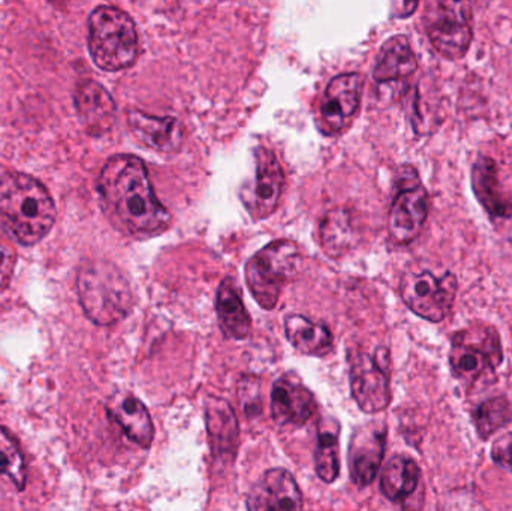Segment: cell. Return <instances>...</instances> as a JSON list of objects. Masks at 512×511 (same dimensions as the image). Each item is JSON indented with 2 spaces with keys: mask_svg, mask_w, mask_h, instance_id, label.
I'll return each instance as SVG.
<instances>
[{
  "mask_svg": "<svg viewBox=\"0 0 512 511\" xmlns=\"http://www.w3.org/2000/svg\"><path fill=\"white\" fill-rule=\"evenodd\" d=\"M98 189L108 218L129 236H156L170 225V212L156 197L146 164L137 156L111 158L102 168Z\"/></svg>",
  "mask_w": 512,
  "mask_h": 511,
  "instance_id": "6da1fadb",
  "label": "cell"
},
{
  "mask_svg": "<svg viewBox=\"0 0 512 511\" xmlns=\"http://www.w3.org/2000/svg\"><path fill=\"white\" fill-rule=\"evenodd\" d=\"M56 207L47 189L21 173L0 177V230L21 245H35L50 233Z\"/></svg>",
  "mask_w": 512,
  "mask_h": 511,
  "instance_id": "7a4b0ae2",
  "label": "cell"
},
{
  "mask_svg": "<svg viewBox=\"0 0 512 511\" xmlns=\"http://www.w3.org/2000/svg\"><path fill=\"white\" fill-rule=\"evenodd\" d=\"M77 287L84 312L98 326L119 323L134 305L128 279L107 261H89L81 266Z\"/></svg>",
  "mask_w": 512,
  "mask_h": 511,
  "instance_id": "3957f363",
  "label": "cell"
},
{
  "mask_svg": "<svg viewBox=\"0 0 512 511\" xmlns=\"http://www.w3.org/2000/svg\"><path fill=\"white\" fill-rule=\"evenodd\" d=\"M304 258L291 240H274L256 252L246 264V284L262 309L276 308L283 288L300 276Z\"/></svg>",
  "mask_w": 512,
  "mask_h": 511,
  "instance_id": "277c9868",
  "label": "cell"
},
{
  "mask_svg": "<svg viewBox=\"0 0 512 511\" xmlns=\"http://www.w3.org/2000/svg\"><path fill=\"white\" fill-rule=\"evenodd\" d=\"M89 51L104 71H122L138 56V33L134 20L122 9L98 6L89 17Z\"/></svg>",
  "mask_w": 512,
  "mask_h": 511,
  "instance_id": "5b68a950",
  "label": "cell"
},
{
  "mask_svg": "<svg viewBox=\"0 0 512 511\" xmlns=\"http://www.w3.org/2000/svg\"><path fill=\"white\" fill-rule=\"evenodd\" d=\"M504 360L498 332L489 326H474L456 333L451 344L450 366L454 377L468 389L495 380Z\"/></svg>",
  "mask_w": 512,
  "mask_h": 511,
  "instance_id": "8992f818",
  "label": "cell"
},
{
  "mask_svg": "<svg viewBox=\"0 0 512 511\" xmlns=\"http://www.w3.org/2000/svg\"><path fill=\"white\" fill-rule=\"evenodd\" d=\"M424 27L435 50L448 60L466 56L472 42L471 5L435 2L427 6Z\"/></svg>",
  "mask_w": 512,
  "mask_h": 511,
  "instance_id": "52a82bcc",
  "label": "cell"
},
{
  "mask_svg": "<svg viewBox=\"0 0 512 511\" xmlns=\"http://www.w3.org/2000/svg\"><path fill=\"white\" fill-rule=\"evenodd\" d=\"M457 279L453 273L436 278L430 272L408 273L400 282V296L409 309L423 320L441 323L453 311Z\"/></svg>",
  "mask_w": 512,
  "mask_h": 511,
  "instance_id": "ba28073f",
  "label": "cell"
},
{
  "mask_svg": "<svg viewBox=\"0 0 512 511\" xmlns=\"http://www.w3.org/2000/svg\"><path fill=\"white\" fill-rule=\"evenodd\" d=\"M429 215V195L412 167L400 170L399 192L388 215V234L397 245H409L420 236Z\"/></svg>",
  "mask_w": 512,
  "mask_h": 511,
  "instance_id": "9c48e42d",
  "label": "cell"
},
{
  "mask_svg": "<svg viewBox=\"0 0 512 511\" xmlns=\"http://www.w3.org/2000/svg\"><path fill=\"white\" fill-rule=\"evenodd\" d=\"M349 383L358 408L366 414L384 411L390 405L388 351L378 348L375 356L354 353L349 356Z\"/></svg>",
  "mask_w": 512,
  "mask_h": 511,
  "instance_id": "30bf717a",
  "label": "cell"
},
{
  "mask_svg": "<svg viewBox=\"0 0 512 511\" xmlns=\"http://www.w3.org/2000/svg\"><path fill=\"white\" fill-rule=\"evenodd\" d=\"M363 81V75L349 72L328 83L321 101L322 128L327 134H339L354 119L360 107Z\"/></svg>",
  "mask_w": 512,
  "mask_h": 511,
  "instance_id": "8fae6325",
  "label": "cell"
},
{
  "mask_svg": "<svg viewBox=\"0 0 512 511\" xmlns=\"http://www.w3.org/2000/svg\"><path fill=\"white\" fill-rule=\"evenodd\" d=\"M387 429L378 423H367L355 429L349 443V471L358 488L372 485L378 476L385 453Z\"/></svg>",
  "mask_w": 512,
  "mask_h": 511,
  "instance_id": "7c38bea8",
  "label": "cell"
},
{
  "mask_svg": "<svg viewBox=\"0 0 512 511\" xmlns=\"http://www.w3.org/2000/svg\"><path fill=\"white\" fill-rule=\"evenodd\" d=\"M271 417L277 426L306 425L316 413L313 393L295 374H286L271 387Z\"/></svg>",
  "mask_w": 512,
  "mask_h": 511,
  "instance_id": "4fadbf2b",
  "label": "cell"
},
{
  "mask_svg": "<svg viewBox=\"0 0 512 511\" xmlns=\"http://www.w3.org/2000/svg\"><path fill=\"white\" fill-rule=\"evenodd\" d=\"M246 507L248 511H301L303 495L288 470L273 468L252 486Z\"/></svg>",
  "mask_w": 512,
  "mask_h": 511,
  "instance_id": "5bb4252c",
  "label": "cell"
},
{
  "mask_svg": "<svg viewBox=\"0 0 512 511\" xmlns=\"http://www.w3.org/2000/svg\"><path fill=\"white\" fill-rule=\"evenodd\" d=\"M285 188V173L282 165L270 149L259 147L256 152V182L252 192L249 212L254 219H265L273 215L279 206Z\"/></svg>",
  "mask_w": 512,
  "mask_h": 511,
  "instance_id": "9a60e30c",
  "label": "cell"
},
{
  "mask_svg": "<svg viewBox=\"0 0 512 511\" xmlns=\"http://www.w3.org/2000/svg\"><path fill=\"white\" fill-rule=\"evenodd\" d=\"M207 434L212 455L221 461H231L240 443V425L233 407L225 399L209 396L204 404Z\"/></svg>",
  "mask_w": 512,
  "mask_h": 511,
  "instance_id": "2e32d148",
  "label": "cell"
},
{
  "mask_svg": "<svg viewBox=\"0 0 512 511\" xmlns=\"http://www.w3.org/2000/svg\"><path fill=\"white\" fill-rule=\"evenodd\" d=\"M107 414L132 443L150 449L155 438V426L146 405L128 392H117L108 399Z\"/></svg>",
  "mask_w": 512,
  "mask_h": 511,
  "instance_id": "e0dca14e",
  "label": "cell"
},
{
  "mask_svg": "<svg viewBox=\"0 0 512 511\" xmlns=\"http://www.w3.org/2000/svg\"><path fill=\"white\" fill-rule=\"evenodd\" d=\"M128 126L143 146L161 153H174L183 144V125L176 117H156L140 110L128 111Z\"/></svg>",
  "mask_w": 512,
  "mask_h": 511,
  "instance_id": "ac0fdd59",
  "label": "cell"
},
{
  "mask_svg": "<svg viewBox=\"0 0 512 511\" xmlns=\"http://www.w3.org/2000/svg\"><path fill=\"white\" fill-rule=\"evenodd\" d=\"M472 188L481 206L492 219L512 218V201L499 182L498 165L492 158L480 156L472 168Z\"/></svg>",
  "mask_w": 512,
  "mask_h": 511,
  "instance_id": "d6986e66",
  "label": "cell"
},
{
  "mask_svg": "<svg viewBox=\"0 0 512 511\" xmlns=\"http://www.w3.org/2000/svg\"><path fill=\"white\" fill-rule=\"evenodd\" d=\"M75 105L90 134L101 135L110 131L116 119V104L101 84L83 81L75 93Z\"/></svg>",
  "mask_w": 512,
  "mask_h": 511,
  "instance_id": "ffe728a7",
  "label": "cell"
},
{
  "mask_svg": "<svg viewBox=\"0 0 512 511\" xmlns=\"http://www.w3.org/2000/svg\"><path fill=\"white\" fill-rule=\"evenodd\" d=\"M418 68V59L405 35H396L384 42L376 57L373 78L378 83L411 77Z\"/></svg>",
  "mask_w": 512,
  "mask_h": 511,
  "instance_id": "44dd1931",
  "label": "cell"
},
{
  "mask_svg": "<svg viewBox=\"0 0 512 511\" xmlns=\"http://www.w3.org/2000/svg\"><path fill=\"white\" fill-rule=\"evenodd\" d=\"M216 312H218L219 326L227 338H249L252 330L251 315L246 311L242 296L237 290L236 282L231 278L224 279L219 285L216 294Z\"/></svg>",
  "mask_w": 512,
  "mask_h": 511,
  "instance_id": "7402d4cb",
  "label": "cell"
},
{
  "mask_svg": "<svg viewBox=\"0 0 512 511\" xmlns=\"http://www.w3.org/2000/svg\"><path fill=\"white\" fill-rule=\"evenodd\" d=\"M319 239L325 254L331 258L343 257L354 249L358 243V225L351 210L337 207L325 213L319 225Z\"/></svg>",
  "mask_w": 512,
  "mask_h": 511,
  "instance_id": "603a6c76",
  "label": "cell"
},
{
  "mask_svg": "<svg viewBox=\"0 0 512 511\" xmlns=\"http://www.w3.org/2000/svg\"><path fill=\"white\" fill-rule=\"evenodd\" d=\"M381 492L391 503L406 504L421 489V470L406 456H394L381 474Z\"/></svg>",
  "mask_w": 512,
  "mask_h": 511,
  "instance_id": "cb8c5ba5",
  "label": "cell"
},
{
  "mask_svg": "<svg viewBox=\"0 0 512 511\" xmlns=\"http://www.w3.org/2000/svg\"><path fill=\"white\" fill-rule=\"evenodd\" d=\"M285 335L289 344L306 356L325 357L333 351L334 339L330 330L303 315L286 317Z\"/></svg>",
  "mask_w": 512,
  "mask_h": 511,
  "instance_id": "d4e9b609",
  "label": "cell"
},
{
  "mask_svg": "<svg viewBox=\"0 0 512 511\" xmlns=\"http://www.w3.org/2000/svg\"><path fill=\"white\" fill-rule=\"evenodd\" d=\"M315 471L324 483H334L339 477V426L321 425L315 452Z\"/></svg>",
  "mask_w": 512,
  "mask_h": 511,
  "instance_id": "484cf974",
  "label": "cell"
},
{
  "mask_svg": "<svg viewBox=\"0 0 512 511\" xmlns=\"http://www.w3.org/2000/svg\"><path fill=\"white\" fill-rule=\"evenodd\" d=\"M0 476L14 483L18 491L26 486V462L20 444L11 432L0 426Z\"/></svg>",
  "mask_w": 512,
  "mask_h": 511,
  "instance_id": "4316f807",
  "label": "cell"
},
{
  "mask_svg": "<svg viewBox=\"0 0 512 511\" xmlns=\"http://www.w3.org/2000/svg\"><path fill=\"white\" fill-rule=\"evenodd\" d=\"M512 420L510 402L504 396H496L483 402L475 410L474 423L481 440H487Z\"/></svg>",
  "mask_w": 512,
  "mask_h": 511,
  "instance_id": "83f0119b",
  "label": "cell"
},
{
  "mask_svg": "<svg viewBox=\"0 0 512 511\" xmlns=\"http://www.w3.org/2000/svg\"><path fill=\"white\" fill-rule=\"evenodd\" d=\"M239 401L243 413L255 419L262 413L261 387L255 377H243L239 384Z\"/></svg>",
  "mask_w": 512,
  "mask_h": 511,
  "instance_id": "f1b7e54d",
  "label": "cell"
},
{
  "mask_svg": "<svg viewBox=\"0 0 512 511\" xmlns=\"http://www.w3.org/2000/svg\"><path fill=\"white\" fill-rule=\"evenodd\" d=\"M492 459L499 467L507 468L512 473V432L502 435L493 443Z\"/></svg>",
  "mask_w": 512,
  "mask_h": 511,
  "instance_id": "f546056e",
  "label": "cell"
},
{
  "mask_svg": "<svg viewBox=\"0 0 512 511\" xmlns=\"http://www.w3.org/2000/svg\"><path fill=\"white\" fill-rule=\"evenodd\" d=\"M15 267V254L12 248L0 242V291L5 290L11 282Z\"/></svg>",
  "mask_w": 512,
  "mask_h": 511,
  "instance_id": "4dcf8cb0",
  "label": "cell"
}]
</instances>
